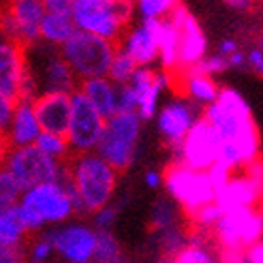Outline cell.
I'll return each mask as SVG.
<instances>
[{
	"label": "cell",
	"mask_w": 263,
	"mask_h": 263,
	"mask_svg": "<svg viewBox=\"0 0 263 263\" xmlns=\"http://www.w3.org/2000/svg\"><path fill=\"white\" fill-rule=\"evenodd\" d=\"M203 115L207 117L211 124L216 128L222 141H231L239 147L247 165L258 158V128H256V122H254L250 105L235 88H220L216 102L205 105Z\"/></svg>",
	"instance_id": "cell-1"
},
{
	"label": "cell",
	"mask_w": 263,
	"mask_h": 263,
	"mask_svg": "<svg viewBox=\"0 0 263 263\" xmlns=\"http://www.w3.org/2000/svg\"><path fill=\"white\" fill-rule=\"evenodd\" d=\"M17 209L30 233H40L73 218L79 211L70 175L61 181L40 182L23 190Z\"/></svg>",
	"instance_id": "cell-2"
},
{
	"label": "cell",
	"mask_w": 263,
	"mask_h": 263,
	"mask_svg": "<svg viewBox=\"0 0 263 263\" xmlns=\"http://www.w3.org/2000/svg\"><path fill=\"white\" fill-rule=\"evenodd\" d=\"M119 173L121 171H117L96 151L73 154L68 160V175L79 214H92L100 207L111 203L119 182Z\"/></svg>",
	"instance_id": "cell-3"
},
{
	"label": "cell",
	"mask_w": 263,
	"mask_h": 263,
	"mask_svg": "<svg viewBox=\"0 0 263 263\" xmlns=\"http://www.w3.org/2000/svg\"><path fill=\"white\" fill-rule=\"evenodd\" d=\"M136 13V0H73L71 17L79 30L121 42Z\"/></svg>",
	"instance_id": "cell-4"
},
{
	"label": "cell",
	"mask_w": 263,
	"mask_h": 263,
	"mask_svg": "<svg viewBox=\"0 0 263 263\" xmlns=\"http://www.w3.org/2000/svg\"><path fill=\"white\" fill-rule=\"evenodd\" d=\"M117 49L119 44L113 40L102 38L79 28L61 45L62 57L76 71L79 81L107 76Z\"/></svg>",
	"instance_id": "cell-5"
},
{
	"label": "cell",
	"mask_w": 263,
	"mask_h": 263,
	"mask_svg": "<svg viewBox=\"0 0 263 263\" xmlns=\"http://www.w3.org/2000/svg\"><path fill=\"white\" fill-rule=\"evenodd\" d=\"M224 261H245V252L263 237V211L258 207L231 209L214 226Z\"/></svg>",
	"instance_id": "cell-6"
},
{
	"label": "cell",
	"mask_w": 263,
	"mask_h": 263,
	"mask_svg": "<svg viewBox=\"0 0 263 263\" xmlns=\"http://www.w3.org/2000/svg\"><path fill=\"white\" fill-rule=\"evenodd\" d=\"M143 119L134 111H119L105 119V128L96 153L104 156L117 171H126L137 156Z\"/></svg>",
	"instance_id": "cell-7"
},
{
	"label": "cell",
	"mask_w": 263,
	"mask_h": 263,
	"mask_svg": "<svg viewBox=\"0 0 263 263\" xmlns=\"http://www.w3.org/2000/svg\"><path fill=\"white\" fill-rule=\"evenodd\" d=\"M25 49L28 68L36 79L40 94H73L79 88L81 81L76 76V71L71 70V66L66 62L59 47L38 42Z\"/></svg>",
	"instance_id": "cell-8"
},
{
	"label": "cell",
	"mask_w": 263,
	"mask_h": 263,
	"mask_svg": "<svg viewBox=\"0 0 263 263\" xmlns=\"http://www.w3.org/2000/svg\"><path fill=\"white\" fill-rule=\"evenodd\" d=\"M164 186L167 194L181 205V211L186 213V216L194 214L205 203L216 199V188L209 171L196 170L184 162H171L164 173Z\"/></svg>",
	"instance_id": "cell-9"
},
{
	"label": "cell",
	"mask_w": 263,
	"mask_h": 263,
	"mask_svg": "<svg viewBox=\"0 0 263 263\" xmlns=\"http://www.w3.org/2000/svg\"><path fill=\"white\" fill-rule=\"evenodd\" d=\"M6 170L21 184L23 190H27L40 182L66 179L68 162L49 158L36 145H27V147H11Z\"/></svg>",
	"instance_id": "cell-10"
},
{
	"label": "cell",
	"mask_w": 263,
	"mask_h": 263,
	"mask_svg": "<svg viewBox=\"0 0 263 263\" xmlns=\"http://www.w3.org/2000/svg\"><path fill=\"white\" fill-rule=\"evenodd\" d=\"M44 17V0H6L0 6V30L6 40L30 47L42 42Z\"/></svg>",
	"instance_id": "cell-11"
},
{
	"label": "cell",
	"mask_w": 263,
	"mask_h": 263,
	"mask_svg": "<svg viewBox=\"0 0 263 263\" xmlns=\"http://www.w3.org/2000/svg\"><path fill=\"white\" fill-rule=\"evenodd\" d=\"M45 231L55 245V252L59 259L66 263L94 261L98 230L92 226V222L88 224L83 220L70 218Z\"/></svg>",
	"instance_id": "cell-12"
},
{
	"label": "cell",
	"mask_w": 263,
	"mask_h": 263,
	"mask_svg": "<svg viewBox=\"0 0 263 263\" xmlns=\"http://www.w3.org/2000/svg\"><path fill=\"white\" fill-rule=\"evenodd\" d=\"M105 128V117L94 107L85 94L77 88L71 94V117L66 137L73 154L92 153L98 148Z\"/></svg>",
	"instance_id": "cell-13"
},
{
	"label": "cell",
	"mask_w": 263,
	"mask_h": 263,
	"mask_svg": "<svg viewBox=\"0 0 263 263\" xmlns=\"http://www.w3.org/2000/svg\"><path fill=\"white\" fill-rule=\"evenodd\" d=\"M0 90L15 100L40 96L36 79L28 68L27 49L11 40L0 44Z\"/></svg>",
	"instance_id": "cell-14"
},
{
	"label": "cell",
	"mask_w": 263,
	"mask_h": 263,
	"mask_svg": "<svg viewBox=\"0 0 263 263\" xmlns=\"http://www.w3.org/2000/svg\"><path fill=\"white\" fill-rule=\"evenodd\" d=\"M203 111L205 109H199V104L190 98H173L160 105L158 113L154 117L156 128L162 139L171 148V154L179 153L184 137L203 115Z\"/></svg>",
	"instance_id": "cell-15"
},
{
	"label": "cell",
	"mask_w": 263,
	"mask_h": 263,
	"mask_svg": "<svg viewBox=\"0 0 263 263\" xmlns=\"http://www.w3.org/2000/svg\"><path fill=\"white\" fill-rule=\"evenodd\" d=\"M222 137L207 117L201 115L188 132L179 153L173 154V162H184L196 170L209 171L218 160Z\"/></svg>",
	"instance_id": "cell-16"
},
{
	"label": "cell",
	"mask_w": 263,
	"mask_h": 263,
	"mask_svg": "<svg viewBox=\"0 0 263 263\" xmlns=\"http://www.w3.org/2000/svg\"><path fill=\"white\" fill-rule=\"evenodd\" d=\"M137 96V115L143 121H153L160 109V98L173 85L170 70L154 66H137L136 73L128 81Z\"/></svg>",
	"instance_id": "cell-17"
},
{
	"label": "cell",
	"mask_w": 263,
	"mask_h": 263,
	"mask_svg": "<svg viewBox=\"0 0 263 263\" xmlns=\"http://www.w3.org/2000/svg\"><path fill=\"white\" fill-rule=\"evenodd\" d=\"M139 66H154L160 62V19H141L137 25H130L119 42Z\"/></svg>",
	"instance_id": "cell-18"
},
{
	"label": "cell",
	"mask_w": 263,
	"mask_h": 263,
	"mask_svg": "<svg viewBox=\"0 0 263 263\" xmlns=\"http://www.w3.org/2000/svg\"><path fill=\"white\" fill-rule=\"evenodd\" d=\"M171 15L177 17L181 25V51H179V70H186L199 62L207 53V38L203 34L196 17L179 2Z\"/></svg>",
	"instance_id": "cell-19"
},
{
	"label": "cell",
	"mask_w": 263,
	"mask_h": 263,
	"mask_svg": "<svg viewBox=\"0 0 263 263\" xmlns=\"http://www.w3.org/2000/svg\"><path fill=\"white\" fill-rule=\"evenodd\" d=\"M42 132H44V128L40 124L38 113H36V107H34V100H17L13 119H11L10 128L6 132V137H8L11 147L34 145Z\"/></svg>",
	"instance_id": "cell-20"
},
{
	"label": "cell",
	"mask_w": 263,
	"mask_h": 263,
	"mask_svg": "<svg viewBox=\"0 0 263 263\" xmlns=\"http://www.w3.org/2000/svg\"><path fill=\"white\" fill-rule=\"evenodd\" d=\"M34 107L44 130L66 134L71 117V94H40L34 98Z\"/></svg>",
	"instance_id": "cell-21"
},
{
	"label": "cell",
	"mask_w": 263,
	"mask_h": 263,
	"mask_svg": "<svg viewBox=\"0 0 263 263\" xmlns=\"http://www.w3.org/2000/svg\"><path fill=\"white\" fill-rule=\"evenodd\" d=\"M79 90L105 119L119 113V85L107 76L85 79L79 85Z\"/></svg>",
	"instance_id": "cell-22"
},
{
	"label": "cell",
	"mask_w": 263,
	"mask_h": 263,
	"mask_svg": "<svg viewBox=\"0 0 263 263\" xmlns=\"http://www.w3.org/2000/svg\"><path fill=\"white\" fill-rule=\"evenodd\" d=\"M181 51V25L175 15L160 19V66L170 71L179 70Z\"/></svg>",
	"instance_id": "cell-23"
},
{
	"label": "cell",
	"mask_w": 263,
	"mask_h": 263,
	"mask_svg": "<svg viewBox=\"0 0 263 263\" xmlns=\"http://www.w3.org/2000/svg\"><path fill=\"white\" fill-rule=\"evenodd\" d=\"M28 235H32V233L28 231L27 224L23 222L17 205L0 211V245L27 247Z\"/></svg>",
	"instance_id": "cell-24"
},
{
	"label": "cell",
	"mask_w": 263,
	"mask_h": 263,
	"mask_svg": "<svg viewBox=\"0 0 263 263\" xmlns=\"http://www.w3.org/2000/svg\"><path fill=\"white\" fill-rule=\"evenodd\" d=\"M77 27L73 23L71 13H47L45 11L44 23H42V42L53 47H59L76 32Z\"/></svg>",
	"instance_id": "cell-25"
},
{
	"label": "cell",
	"mask_w": 263,
	"mask_h": 263,
	"mask_svg": "<svg viewBox=\"0 0 263 263\" xmlns=\"http://www.w3.org/2000/svg\"><path fill=\"white\" fill-rule=\"evenodd\" d=\"M184 76V94L186 98L194 100L199 105H209L216 102L220 94V87L214 83L213 76H203V73H186L182 71Z\"/></svg>",
	"instance_id": "cell-26"
},
{
	"label": "cell",
	"mask_w": 263,
	"mask_h": 263,
	"mask_svg": "<svg viewBox=\"0 0 263 263\" xmlns=\"http://www.w3.org/2000/svg\"><path fill=\"white\" fill-rule=\"evenodd\" d=\"M34 145L44 154H47L49 158H55L59 162H68L71 158V154H73L66 134H59V132L44 130Z\"/></svg>",
	"instance_id": "cell-27"
},
{
	"label": "cell",
	"mask_w": 263,
	"mask_h": 263,
	"mask_svg": "<svg viewBox=\"0 0 263 263\" xmlns=\"http://www.w3.org/2000/svg\"><path fill=\"white\" fill-rule=\"evenodd\" d=\"M179 209L181 205L173 197H162L153 205L151 211V226L154 231L167 230L171 226H177L179 222Z\"/></svg>",
	"instance_id": "cell-28"
},
{
	"label": "cell",
	"mask_w": 263,
	"mask_h": 263,
	"mask_svg": "<svg viewBox=\"0 0 263 263\" xmlns=\"http://www.w3.org/2000/svg\"><path fill=\"white\" fill-rule=\"evenodd\" d=\"M156 235H158L156 245H158L160 252L165 259H175L177 254L188 247V235L179 226H171L167 230L156 231Z\"/></svg>",
	"instance_id": "cell-29"
},
{
	"label": "cell",
	"mask_w": 263,
	"mask_h": 263,
	"mask_svg": "<svg viewBox=\"0 0 263 263\" xmlns=\"http://www.w3.org/2000/svg\"><path fill=\"white\" fill-rule=\"evenodd\" d=\"M94 261L98 263H119L124 261V254L119 239L111 231H98V242H96V254Z\"/></svg>",
	"instance_id": "cell-30"
},
{
	"label": "cell",
	"mask_w": 263,
	"mask_h": 263,
	"mask_svg": "<svg viewBox=\"0 0 263 263\" xmlns=\"http://www.w3.org/2000/svg\"><path fill=\"white\" fill-rule=\"evenodd\" d=\"M34 239L27 242V259L30 263H47L53 258H57L55 245L47 235V231L34 233Z\"/></svg>",
	"instance_id": "cell-31"
},
{
	"label": "cell",
	"mask_w": 263,
	"mask_h": 263,
	"mask_svg": "<svg viewBox=\"0 0 263 263\" xmlns=\"http://www.w3.org/2000/svg\"><path fill=\"white\" fill-rule=\"evenodd\" d=\"M137 66L139 64L128 55L126 51L119 47L115 57H113V62H111V66H109V73H107V77L113 79L117 85H126V83L132 79V76L136 73Z\"/></svg>",
	"instance_id": "cell-32"
},
{
	"label": "cell",
	"mask_w": 263,
	"mask_h": 263,
	"mask_svg": "<svg viewBox=\"0 0 263 263\" xmlns=\"http://www.w3.org/2000/svg\"><path fill=\"white\" fill-rule=\"evenodd\" d=\"M177 4L179 0H136V11L141 19H164Z\"/></svg>",
	"instance_id": "cell-33"
},
{
	"label": "cell",
	"mask_w": 263,
	"mask_h": 263,
	"mask_svg": "<svg viewBox=\"0 0 263 263\" xmlns=\"http://www.w3.org/2000/svg\"><path fill=\"white\" fill-rule=\"evenodd\" d=\"M23 188L21 184L13 179L10 171L0 170V211L10 207H15L19 199H21Z\"/></svg>",
	"instance_id": "cell-34"
},
{
	"label": "cell",
	"mask_w": 263,
	"mask_h": 263,
	"mask_svg": "<svg viewBox=\"0 0 263 263\" xmlns=\"http://www.w3.org/2000/svg\"><path fill=\"white\" fill-rule=\"evenodd\" d=\"M230 61H228V57L224 55H213V57H203L201 61L196 62L194 66L186 68V73H203V76H218L222 71L230 70Z\"/></svg>",
	"instance_id": "cell-35"
},
{
	"label": "cell",
	"mask_w": 263,
	"mask_h": 263,
	"mask_svg": "<svg viewBox=\"0 0 263 263\" xmlns=\"http://www.w3.org/2000/svg\"><path fill=\"white\" fill-rule=\"evenodd\" d=\"M224 213H226L224 207L214 199V201H211V203H205L203 207L197 209L196 213L190 214L188 218L192 220L197 228H214Z\"/></svg>",
	"instance_id": "cell-36"
},
{
	"label": "cell",
	"mask_w": 263,
	"mask_h": 263,
	"mask_svg": "<svg viewBox=\"0 0 263 263\" xmlns=\"http://www.w3.org/2000/svg\"><path fill=\"white\" fill-rule=\"evenodd\" d=\"M117 218H119V207L113 203H107L92 213V226L98 231H111L115 228Z\"/></svg>",
	"instance_id": "cell-37"
},
{
	"label": "cell",
	"mask_w": 263,
	"mask_h": 263,
	"mask_svg": "<svg viewBox=\"0 0 263 263\" xmlns=\"http://www.w3.org/2000/svg\"><path fill=\"white\" fill-rule=\"evenodd\" d=\"M177 263H213L214 254L209 252L205 247H194L188 245L186 248H182L181 252L177 254V258L173 259Z\"/></svg>",
	"instance_id": "cell-38"
},
{
	"label": "cell",
	"mask_w": 263,
	"mask_h": 263,
	"mask_svg": "<svg viewBox=\"0 0 263 263\" xmlns=\"http://www.w3.org/2000/svg\"><path fill=\"white\" fill-rule=\"evenodd\" d=\"M17 100L4 94L0 90V134H6L10 128V122L13 119V111H15Z\"/></svg>",
	"instance_id": "cell-39"
},
{
	"label": "cell",
	"mask_w": 263,
	"mask_h": 263,
	"mask_svg": "<svg viewBox=\"0 0 263 263\" xmlns=\"http://www.w3.org/2000/svg\"><path fill=\"white\" fill-rule=\"evenodd\" d=\"M119 111L137 113V96L130 85H119Z\"/></svg>",
	"instance_id": "cell-40"
},
{
	"label": "cell",
	"mask_w": 263,
	"mask_h": 263,
	"mask_svg": "<svg viewBox=\"0 0 263 263\" xmlns=\"http://www.w3.org/2000/svg\"><path fill=\"white\" fill-rule=\"evenodd\" d=\"M27 259V247L0 245V263H21Z\"/></svg>",
	"instance_id": "cell-41"
},
{
	"label": "cell",
	"mask_w": 263,
	"mask_h": 263,
	"mask_svg": "<svg viewBox=\"0 0 263 263\" xmlns=\"http://www.w3.org/2000/svg\"><path fill=\"white\" fill-rule=\"evenodd\" d=\"M73 0H44L47 13H71Z\"/></svg>",
	"instance_id": "cell-42"
},
{
	"label": "cell",
	"mask_w": 263,
	"mask_h": 263,
	"mask_svg": "<svg viewBox=\"0 0 263 263\" xmlns=\"http://www.w3.org/2000/svg\"><path fill=\"white\" fill-rule=\"evenodd\" d=\"M248 66L252 68L258 76H263V49L261 47H256L248 53Z\"/></svg>",
	"instance_id": "cell-43"
},
{
	"label": "cell",
	"mask_w": 263,
	"mask_h": 263,
	"mask_svg": "<svg viewBox=\"0 0 263 263\" xmlns=\"http://www.w3.org/2000/svg\"><path fill=\"white\" fill-rule=\"evenodd\" d=\"M245 261L263 263V241L254 242L252 247L247 248V252H245Z\"/></svg>",
	"instance_id": "cell-44"
},
{
	"label": "cell",
	"mask_w": 263,
	"mask_h": 263,
	"mask_svg": "<svg viewBox=\"0 0 263 263\" xmlns=\"http://www.w3.org/2000/svg\"><path fill=\"white\" fill-rule=\"evenodd\" d=\"M143 179H145L147 188H151V190H158V188L164 184V173H160V171H156V170H148Z\"/></svg>",
	"instance_id": "cell-45"
},
{
	"label": "cell",
	"mask_w": 263,
	"mask_h": 263,
	"mask_svg": "<svg viewBox=\"0 0 263 263\" xmlns=\"http://www.w3.org/2000/svg\"><path fill=\"white\" fill-rule=\"evenodd\" d=\"M228 61H230L231 68L241 70V68H247V66H248V55H245L241 49H237L235 53H231V55L228 57Z\"/></svg>",
	"instance_id": "cell-46"
},
{
	"label": "cell",
	"mask_w": 263,
	"mask_h": 263,
	"mask_svg": "<svg viewBox=\"0 0 263 263\" xmlns=\"http://www.w3.org/2000/svg\"><path fill=\"white\" fill-rule=\"evenodd\" d=\"M10 151H11V145H10V141H8L6 134H0V170H4L6 167Z\"/></svg>",
	"instance_id": "cell-47"
},
{
	"label": "cell",
	"mask_w": 263,
	"mask_h": 263,
	"mask_svg": "<svg viewBox=\"0 0 263 263\" xmlns=\"http://www.w3.org/2000/svg\"><path fill=\"white\" fill-rule=\"evenodd\" d=\"M239 49V45H237L235 40H224L222 44L218 45V53L220 55H224V57H230L231 53H235V51Z\"/></svg>",
	"instance_id": "cell-48"
},
{
	"label": "cell",
	"mask_w": 263,
	"mask_h": 263,
	"mask_svg": "<svg viewBox=\"0 0 263 263\" xmlns=\"http://www.w3.org/2000/svg\"><path fill=\"white\" fill-rule=\"evenodd\" d=\"M252 2H254V0H226V4H230L231 8H235V10H241V11L248 10V8L252 6Z\"/></svg>",
	"instance_id": "cell-49"
},
{
	"label": "cell",
	"mask_w": 263,
	"mask_h": 263,
	"mask_svg": "<svg viewBox=\"0 0 263 263\" xmlns=\"http://www.w3.org/2000/svg\"><path fill=\"white\" fill-rule=\"evenodd\" d=\"M4 40H6L4 32H2V30H0V44H2V42H4Z\"/></svg>",
	"instance_id": "cell-50"
},
{
	"label": "cell",
	"mask_w": 263,
	"mask_h": 263,
	"mask_svg": "<svg viewBox=\"0 0 263 263\" xmlns=\"http://www.w3.org/2000/svg\"><path fill=\"white\" fill-rule=\"evenodd\" d=\"M258 47H261V49H263V38H259V42H258Z\"/></svg>",
	"instance_id": "cell-51"
}]
</instances>
